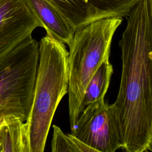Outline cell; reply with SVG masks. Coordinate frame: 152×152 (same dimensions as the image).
Returning <instances> with one entry per match:
<instances>
[{"label":"cell","mask_w":152,"mask_h":152,"mask_svg":"<svg viewBox=\"0 0 152 152\" xmlns=\"http://www.w3.org/2000/svg\"><path fill=\"white\" fill-rule=\"evenodd\" d=\"M150 6L151 9V13H152V0H150Z\"/></svg>","instance_id":"7c38bea8"},{"label":"cell","mask_w":152,"mask_h":152,"mask_svg":"<svg viewBox=\"0 0 152 152\" xmlns=\"http://www.w3.org/2000/svg\"><path fill=\"white\" fill-rule=\"evenodd\" d=\"M71 134L96 152H114L123 146L112 110L104 99L80 113Z\"/></svg>","instance_id":"5b68a950"},{"label":"cell","mask_w":152,"mask_h":152,"mask_svg":"<svg viewBox=\"0 0 152 152\" xmlns=\"http://www.w3.org/2000/svg\"><path fill=\"white\" fill-rule=\"evenodd\" d=\"M113 71V66L109 59L100 65L86 88L80 104V113L89 105L104 99Z\"/></svg>","instance_id":"30bf717a"},{"label":"cell","mask_w":152,"mask_h":152,"mask_svg":"<svg viewBox=\"0 0 152 152\" xmlns=\"http://www.w3.org/2000/svg\"><path fill=\"white\" fill-rule=\"evenodd\" d=\"M39 43L30 37L0 63V109L23 122L31 110Z\"/></svg>","instance_id":"277c9868"},{"label":"cell","mask_w":152,"mask_h":152,"mask_svg":"<svg viewBox=\"0 0 152 152\" xmlns=\"http://www.w3.org/2000/svg\"><path fill=\"white\" fill-rule=\"evenodd\" d=\"M39 27L28 0H0V63Z\"/></svg>","instance_id":"8992f818"},{"label":"cell","mask_w":152,"mask_h":152,"mask_svg":"<svg viewBox=\"0 0 152 152\" xmlns=\"http://www.w3.org/2000/svg\"><path fill=\"white\" fill-rule=\"evenodd\" d=\"M28 1L46 33L69 46L75 31L66 18L46 0Z\"/></svg>","instance_id":"ba28073f"},{"label":"cell","mask_w":152,"mask_h":152,"mask_svg":"<svg viewBox=\"0 0 152 152\" xmlns=\"http://www.w3.org/2000/svg\"><path fill=\"white\" fill-rule=\"evenodd\" d=\"M39 43L33 103L25 123L30 152H43L55 111L68 89L65 44L49 34Z\"/></svg>","instance_id":"7a4b0ae2"},{"label":"cell","mask_w":152,"mask_h":152,"mask_svg":"<svg viewBox=\"0 0 152 152\" xmlns=\"http://www.w3.org/2000/svg\"><path fill=\"white\" fill-rule=\"evenodd\" d=\"M0 152H30L24 122L12 115L0 125Z\"/></svg>","instance_id":"9c48e42d"},{"label":"cell","mask_w":152,"mask_h":152,"mask_svg":"<svg viewBox=\"0 0 152 152\" xmlns=\"http://www.w3.org/2000/svg\"><path fill=\"white\" fill-rule=\"evenodd\" d=\"M150 151H152V142H151V145H150Z\"/></svg>","instance_id":"4fadbf2b"},{"label":"cell","mask_w":152,"mask_h":152,"mask_svg":"<svg viewBox=\"0 0 152 152\" xmlns=\"http://www.w3.org/2000/svg\"><path fill=\"white\" fill-rule=\"evenodd\" d=\"M51 141L52 152H96L95 150L77 138L72 134H65L61 128L53 125Z\"/></svg>","instance_id":"8fae6325"},{"label":"cell","mask_w":152,"mask_h":152,"mask_svg":"<svg viewBox=\"0 0 152 152\" xmlns=\"http://www.w3.org/2000/svg\"><path fill=\"white\" fill-rule=\"evenodd\" d=\"M119 41L122 74L110 104L128 152L150 150L152 142V13L150 0H140L127 16Z\"/></svg>","instance_id":"6da1fadb"},{"label":"cell","mask_w":152,"mask_h":152,"mask_svg":"<svg viewBox=\"0 0 152 152\" xmlns=\"http://www.w3.org/2000/svg\"><path fill=\"white\" fill-rule=\"evenodd\" d=\"M77 31L103 18L126 17L140 0H46Z\"/></svg>","instance_id":"52a82bcc"},{"label":"cell","mask_w":152,"mask_h":152,"mask_svg":"<svg viewBox=\"0 0 152 152\" xmlns=\"http://www.w3.org/2000/svg\"><path fill=\"white\" fill-rule=\"evenodd\" d=\"M122 17L93 21L74 33L69 46L68 110L71 130L80 116L86 88L100 65L109 59L113 36Z\"/></svg>","instance_id":"3957f363"}]
</instances>
